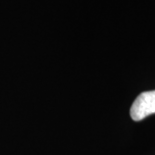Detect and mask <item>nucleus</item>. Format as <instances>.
<instances>
[{
	"instance_id": "1",
	"label": "nucleus",
	"mask_w": 155,
	"mask_h": 155,
	"mask_svg": "<svg viewBox=\"0 0 155 155\" xmlns=\"http://www.w3.org/2000/svg\"><path fill=\"white\" fill-rule=\"evenodd\" d=\"M155 113V90L145 91L138 95L130 109L131 118L134 121H141Z\"/></svg>"
}]
</instances>
